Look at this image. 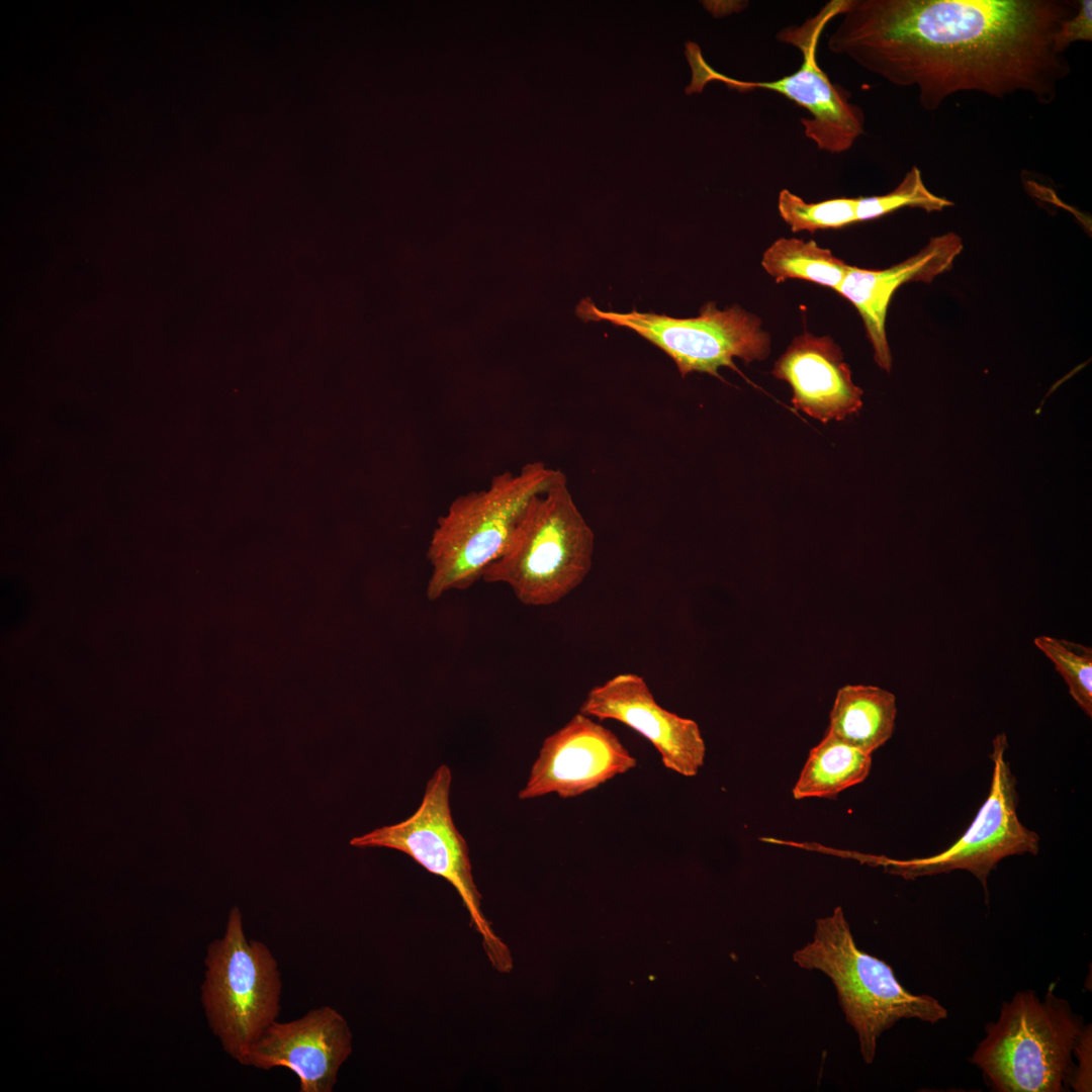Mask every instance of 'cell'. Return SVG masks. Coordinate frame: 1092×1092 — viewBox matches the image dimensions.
<instances>
[{"instance_id":"6da1fadb","label":"cell","mask_w":1092,"mask_h":1092,"mask_svg":"<svg viewBox=\"0 0 1092 1092\" xmlns=\"http://www.w3.org/2000/svg\"><path fill=\"white\" fill-rule=\"evenodd\" d=\"M1075 9L1056 0H843L828 48L916 88L925 110L964 91L1049 103L1070 73L1054 35Z\"/></svg>"},{"instance_id":"7a4b0ae2","label":"cell","mask_w":1092,"mask_h":1092,"mask_svg":"<svg viewBox=\"0 0 1092 1092\" xmlns=\"http://www.w3.org/2000/svg\"><path fill=\"white\" fill-rule=\"evenodd\" d=\"M1052 984L1040 1000L1019 991L1002 1004L986 1027L970 1062L998 1092H1063L1070 1088L1074 1053L1084 1028L1082 1017Z\"/></svg>"},{"instance_id":"3957f363","label":"cell","mask_w":1092,"mask_h":1092,"mask_svg":"<svg viewBox=\"0 0 1092 1092\" xmlns=\"http://www.w3.org/2000/svg\"><path fill=\"white\" fill-rule=\"evenodd\" d=\"M595 535L559 471L525 509L503 554L482 574L528 606H550L575 589L593 565Z\"/></svg>"},{"instance_id":"277c9868","label":"cell","mask_w":1092,"mask_h":1092,"mask_svg":"<svg viewBox=\"0 0 1092 1092\" xmlns=\"http://www.w3.org/2000/svg\"><path fill=\"white\" fill-rule=\"evenodd\" d=\"M559 471L531 462L518 474L506 470L494 475L486 489L457 496L438 519L430 540L428 599L438 600L479 580L505 551L530 500L545 491Z\"/></svg>"},{"instance_id":"5b68a950","label":"cell","mask_w":1092,"mask_h":1092,"mask_svg":"<svg viewBox=\"0 0 1092 1092\" xmlns=\"http://www.w3.org/2000/svg\"><path fill=\"white\" fill-rule=\"evenodd\" d=\"M793 961L831 980L867 1064L875 1060L882 1033L899 1020L934 1024L947 1017V1010L937 999L906 990L890 965L856 946L839 906L831 915L816 919L812 940L793 953Z\"/></svg>"},{"instance_id":"8992f818","label":"cell","mask_w":1092,"mask_h":1092,"mask_svg":"<svg viewBox=\"0 0 1092 1092\" xmlns=\"http://www.w3.org/2000/svg\"><path fill=\"white\" fill-rule=\"evenodd\" d=\"M204 966L200 999L208 1025L222 1050L242 1064L280 1012L278 963L265 943L246 936L242 913L234 907L223 935L208 944Z\"/></svg>"},{"instance_id":"52a82bcc","label":"cell","mask_w":1092,"mask_h":1092,"mask_svg":"<svg viewBox=\"0 0 1092 1092\" xmlns=\"http://www.w3.org/2000/svg\"><path fill=\"white\" fill-rule=\"evenodd\" d=\"M843 0L827 2L815 15L800 25L783 28L777 38L797 48L802 63L797 71L771 81H745L728 77L711 67L698 43L688 40L685 55L692 70L687 95L701 93L710 82H721L740 93L754 89L777 92L806 109L810 117L800 121L806 138L817 148L831 154L848 151L863 133L861 109L850 102V93L833 84L817 61L819 38L826 25L841 14Z\"/></svg>"},{"instance_id":"ba28073f","label":"cell","mask_w":1092,"mask_h":1092,"mask_svg":"<svg viewBox=\"0 0 1092 1092\" xmlns=\"http://www.w3.org/2000/svg\"><path fill=\"white\" fill-rule=\"evenodd\" d=\"M451 770L441 764L427 783L422 802L413 815L396 824L382 826L351 839L356 847H387L399 850L429 873L445 879L458 893L470 925L479 934L490 966L510 973L509 947L495 934L481 909V895L472 875L469 849L456 828L450 808Z\"/></svg>"},{"instance_id":"9c48e42d","label":"cell","mask_w":1092,"mask_h":1092,"mask_svg":"<svg viewBox=\"0 0 1092 1092\" xmlns=\"http://www.w3.org/2000/svg\"><path fill=\"white\" fill-rule=\"evenodd\" d=\"M576 314L585 322L605 321L636 332L668 355L682 377L702 372L721 378L720 367L737 371L734 358L750 363L764 360L770 352V336L761 320L738 305L721 310L708 302L698 316L676 318L635 309L604 311L585 298Z\"/></svg>"},{"instance_id":"30bf717a","label":"cell","mask_w":1092,"mask_h":1092,"mask_svg":"<svg viewBox=\"0 0 1092 1092\" xmlns=\"http://www.w3.org/2000/svg\"><path fill=\"white\" fill-rule=\"evenodd\" d=\"M1007 748L1005 734H998L990 754L994 768L988 797L959 840L927 857L902 860L874 857L872 861L882 866L887 873L906 880L964 870L974 875L986 890L990 873L1003 858L1037 854L1039 836L1026 828L1017 816L1016 778L1006 759Z\"/></svg>"},{"instance_id":"8fae6325","label":"cell","mask_w":1092,"mask_h":1092,"mask_svg":"<svg viewBox=\"0 0 1092 1092\" xmlns=\"http://www.w3.org/2000/svg\"><path fill=\"white\" fill-rule=\"evenodd\" d=\"M637 765L618 736L580 712L545 738L520 800L549 794L562 799L593 791Z\"/></svg>"},{"instance_id":"7c38bea8","label":"cell","mask_w":1092,"mask_h":1092,"mask_svg":"<svg viewBox=\"0 0 1092 1092\" xmlns=\"http://www.w3.org/2000/svg\"><path fill=\"white\" fill-rule=\"evenodd\" d=\"M352 1040L346 1018L335 1008L322 1006L291 1021H274L242 1065L266 1071L286 1068L297 1076L299 1092H331L353 1052Z\"/></svg>"},{"instance_id":"4fadbf2b","label":"cell","mask_w":1092,"mask_h":1092,"mask_svg":"<svg viewBox=\"0 0 1092 1092\" xmlns=\"http://www.w3.org/2000/svg\"><path fill=\"white\" fill-rule=\"evenodd\" d=\"M579 712L615 720L645 737L665 768L691 778L704 765L706 745L698 724L661 707L636 673H619L589 690Z\"/></svg>"},{"instance_id":"5bb4252c","label":"cell","mask_w":1092,"mask_h":1092,"mask_svg":"<svg viewBox=\"0 0 1092 1092\" xmlns=\"http://www.w3.org/2000/svg\"><path fill=\"white\" fill-rule=\"evenodd\" d=\"M961 237L953 232L933 237L915 255L883 270L850 266L837 292L849 300L860 314L874 349L876 363L887 372L892 355L887 340L886 318L895 291L905 283H930L952 267L963 251Z\"/></svg>"},{"instance_id":"9a60e30c","label":"cell","mask_w":1092,"mask_h":1092,"mask_svg":"<svg viewBox=\"0 0 1092 1092\" xmlns=\"http://www.w3.org/2000/svg\"><path fill=\"white\" fill-rule=\"evenodd\" d=\"M771 374L790 384L796 410L822 423L844 420L862 406V390L853 383L840 347L829 336L805 332L795 337Z\"/></svg>"},{"instance_id":"2e32d148","label":"cell","mask_w":1092,"mask_h":1092,"mask_svg":"<svg viewBox=\"0 0 1092 1092\" xmlns=\"http://www.w3.org/2000/svg\"><path fill=\"white\" fill-rule=\"evenodd\" d=\"M895 696L879 687L848 685L838 690L826 733L869 754L892 736Z\"/></svg>"},{"instance_id":"e0dca14e","label":"cell","mask_w":1092,"mask_h":1092,"mask_svg":"<svg viewBox=\"0 0 1092 1092\" xmlns=\"http://www.w3.org/2000/svg\"><path fill=\"white\" fill-rule=\"evenodd\" d=\"M872 754L826 733L813 747L793 788L796 800L835 798L870 774Z\"/></svg>"},{"instance_id":"ac0fdd59","label":"cell","mask_w":1092,"mask_h":1092,"mask_svg":"<svg viewBox=\"0 0 1092 1092\" xmlns=\"http://www.w3.org/2000/svg\"><path fill=\"white\" fill-rule=\"evenodd\" d=\"M761 266L777 282L801 279L837 291L849 265L814 241L780 238L763 253Z\"/></svg>"},{"instance_id":"d6986e66","label":"cell","mask_w":1092,"mask_h":1092,"mask_svg":"<svg viewBox=\"0 0 1092 1092\" xmlns=\"http://www.w3.org/2000/svg\"><path fill=\"white\" fill-rule=\"evenodd\" d=\"M856 198H831L820 202H806L797 194L783 189L778 197L781 217L793 232L840 229L857 222Z\"/></svg>"},{"instance_id":"ffe728a7","label":"cell","mask_w":1092,"mask_h":1092,"mask_svg":"<svg viewBox=\"0 0 1092 1092\" xmlns=\"http://www.w3.org/2000/svg\"><path fill=\"white\" fill-rule=\"evenodd\" d=\"M1035 646L1054 663L1069 693L1089 717L1092 716V649L1050 636L1034 639Z\"/></svg>"},{"instance_id":"44dd1931","label":"cell","mask_w":1092,"mask_h":1092,"mask_svg":"<svg viewBox=\"0 0 1092 1092\" xmlns=\"http://www.w3.org/2000/svg\"><path fill=\"white\" fill-rule=\"evenodd\" d=\"M952 205L950 200L928 190L920 170L914 166L892 191L883 195L856 198L855 215L859 222L881 217L902 207H916L932 212Z\"/></svg>"},{"instance_id":"7402d4cb","label":"cell","mask_w":1092,"mask_h":1092,"mask_svg":"<svg viewBox=\"0 0 1092 1092\" xmlns=\"http://www.w3.org/2000/svg\"><path fill=\"white\" fill-rule=\"evenodd\" d=\"M1092 40V1L1082 0L1076 4V12L1063 20L1053 39V46L1057 54L1064 55L1069 46L1075 41Z\"/></svg>"},{"instance_id":"603a6c76","label":"cell","mask_w":1092,"mask_h":1092,"mask_svg":"<svg viewBox=\"0 0 1092 1092\" xmlns=\"http://www.w3.org/2000/svg\"><path fill=\"white\" fill-rule=\"evenodd\" d=\"M1091 1025H1085L1075 1048L1074 1056L1078 1063L1074 1065L1070 1088L1075 1091H1091Z\"/></svg>"}]
</instances>
